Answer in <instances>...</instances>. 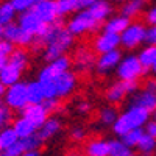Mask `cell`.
Masks as SVG:
<instances>
[{
  "mask_svg": "<svg viewBox=\"0 0 156 156\" xmlns=\"http://www.w3.org/2000/svg\"><path fill=\"white\" fill-rule=\"evenodd\" d=\"M33 45L42 48V56L45 61H51L61 55H66L75 45V36L64 27L61 20L50 23L45 33L39 37H34Z\"/></svg>",
  "mask_w": 156,
  "mask_h": 156,
  "instance_id": "1",
  "label": "cell"
},
{
  "mask_svg": "<svg viewBox=\"0 0 156 156\" xmlns=\"http://www.w3.org/2000/svg\"><path fill=\"white\" fill-rule=\"evenodd\" d=\"M150 115H151L150 111L129 103V106L117 115L115 122L112 123V126H111L112 133L120 137L122 134H125L126 131H129V129H133V128L145 126V123L150 120Z\"/></svg>",
  "mask_w": 156,
  "mask_h": 156,
  "instance_id": "2",
  "label": "cell"
},
{
  "mask_svg": "<svg viewBox=\"0 0 156 156\" xmlns=\"http://www.w3.org/2000/svg\"><path fill=\"white\" fill-rule=\"evenodd\" d=\"M100 22L97 19L92 17V14L89 12V9H80L73 12V16L69 19L67 22V30L75 36V37H80L89 33H94L100 28Z\"/></svg>",
  "mask_w": 156,
  "mask_h": 156,
  "instance_id": "3",
  "label": "cell"
},
{
  "mask_svg": "<svg viewBox=\"0 0 156 156\" xmlns=\"http://www.w3.org/2000/svg\"><path fill=\"white\" fill-rule=\"evenodd\" d=\"M115 75L119 80H123V81H128V80H136L139 81L142 76L145 75L147 69L140 64L137 55H125L122 56V59L119 61V64H117L115 67Z\"/></svg>",
  "mask_w": 156,
  "mask_h": 156,
  "instance_id": "4",
  "label": "cell"
},
{
  "mask_svg": "<svg viewBox=\"0 0 156 156\" xmlns=\"http://www.w3.org/2000/svg\"><path fill=\"white\" fill-rule=\"evenodd\" d=\"M5 105L11 111H20L28 105V92H27V83L17 81L14 84H9L5 89L3 100Z\"/></svg>",
  "mask_w": 156,
  "mask_h": 156,
  "instance_id": "5",
  "label": "cell"
},
{
  "mask_svg": "<svg viewBox=\"0 0 156 156\" xmlns=\"http://www.w3.org/2000/svg\"><path fill=\"white\" fill-rule=\"evenodd\" d=\"M147 36V27L140 22H129L128 27L120 33V45L126 50L139 48L145 42Z\"/></svg>",
  "mask_w": 156,
  "mask_h": 156,
  "instance_id": "6",
  "label": "cell"
},
{
  "mask_svg": "<svg viewBox=\"0 0 156 156\" xmlns=\"http://www.w3.org/2000/svg\"><path fill=\"white\" fill-rule=\"evenodd\" d=\"M17 23L20 25V28H23L27 33L33 34L34 37H39L42 36L47 30L48 25L44 23L41 19L36 16V12L33 9H28V11H23V12H19V17H17Z\"/></svg>",
  "mask_w": 156,
  "mask_h": 156,
  "instance_id": "7",
  "label": "cell"
},
{
  "mask_svg": "<svg viewBox=\"0 0 156 156\" xmlns=\"http://www.w3.org/2000/svg\"><path fill=\"white\" fill-rule=\"evenodd\" d=\"M97 53L86 45H80L72 58V64L80 73H89L92 69H95V61H97Z\"/></svg>",
  "mask_w": 156,
  "mask_h": 156,
  "instance_id": "8",
  "label": "cell"
},
{
  "mask_svg": "<svg viewBox=\"0 0 156 156\" xmlns=\"http://www.w3.org/2000/svg\"><path fill=\"white\" fill-rule=\"evenodd\" d=\"M3 37L12 42L16 47H30L34 42V36L27 33L23 28H20L19 23L14 22L3 25Z\"/></svg>",
  "mask_w": 156,
  "mask_h": 156,
  "instance_id": "9",
  "label": "cell"
},
{
  "mask_svg": "<svg viewBox=\"0 0 156 156\" xmlns=\"http://www.w3.org/2000/svg\"><path fill=\"white\" fill-rule=\"evenodd\" d=\"M55 87H56V97L64 100L69 98L78 87V76L75 72H72L70 69L62 72L61 75H58L55 78Z\"/></svg>",
  "mask_w": 156,
  "mask_h": 156,
  "instance_id": "10",
  "label": "cell"
},
{
  "mask_svg": "<svg viewBox=\"0 0 156 156\" xmlns=\"http://www.w3.org/2000/svg\"><path fill=\"white\" fill-rule=\"evenodd\" d=\"M70 67H72V59L67 55H61L51 61H47L45 66L39 70L37 78H50V80H55L58 75L69 70Z\"/></svg>",
  "mask_w": 156,
  "mask_h": 156,
  "instance_id": "11",
  "label": "cell"
},
{
  "mask_svg": "<svg viewBox=\"0 0 156 156\" xmlns=\"http://www.w3.org/2000/svg\"><path fill=\"white\" fill-rule=\"evenodd\" d=\"M31 9L36 12V16L47 25L61 19L59 12H58V6H56V0H39V2L34 3V6Z\"/></svg>",
  "mask_w": 156,
  "mask_h": 156,
  "instance_id": "12",
  "label": "cell"
},
{
  "mask_svg": "<svg viewBox=\"0 0 156 156\" xmlns=\"http://www.w3.org/2000/svg\"><path fill=\"white\" fill-rule=\"evenodd\" d=\"M119 47H120V34L105 31V30H103L101 33H98L94 37V42H92V50L95 51L97 55L105 53V51L115 50Z\"/></svg>",
  "mask_w": 156,
  "mask_h": 156,
  "instance_id": "13",
  "label": "cell"
},
{
  "mask_svg": "<svg viewBox=\"0 0 156 156\" xmlns=\"http://www.w3.org/2000/svg\"><path fill=\"white\" fill-rule=\"evenodd\" d=\"M122 51L119 48L115 50H111V51H105V53H100L97 56V61H95V70L101 75H108L109 72L115 70L117 64L122 59Z\"/></svg>",
  "mask_w": 156,
  "mask_h": 156,
  "instance_id": "14",
  "label": "cell"
},
{
  "mask_svg": "<svg viewBox=\"0 0 156 156\" xmlns=\"http://www.w3.org/2000/svg\"><path fill=\"white\" fill-rule=\"evenodd\" d=\"M19 112H20V115L25 117V119H28L36 128L41 126L50 115V112L45 109V106L42 103H28V105L23 109H20Z\"/></svg>",
  "mask_w": 156,
  "mask_h": 156,
  "instance_id": "15",
  "label": "cell"
},
{
  "mask_svg": "<svg viewBox=\"0 0 156 156\" xmlns=\"http://www.w3.org/2000/svg\"><path fill=\"white\" fill-rule=\"evenodd\" d=\"M61 128H62L61 119H58V117H55V115H48V119L37 128V134L41 136V139L45 142V140H50L55 136H58Z\"/></svg>",
  "mask_w": 156,
  "mask_h": 156,
  "instance_id": "16",
  "label": "cell"
},
{
  "mask_svg": "<svg viewBox=\"0 0 156 156\" xmlns=\"http://www.w3.org/2000/svg\"><path fill=\"white\" fill-rule=\"evenodd\" d=\"M131 103L150 111L153 114V111L156 109V92H151V90H147V89L137 90V92L133 94Z\"/></svg>",
  "mask_w": 156,
  "mask_h": 156,
  "instance_id": "17",
  "label": "cell"
},
{
  "mask_svg": "<svg viewBox=\"0 0 156 156\" xmlns=\"http://www.w3.org/2000/svg\"><path fill=\"white\" fill-rule=\"evenodd\" d=\"M87 9H89L90 14H92V17L97 19L100 23H103L109 16H112V11H114L109 0H97V2H94Z\"/></svg>",
  "mask_w": 156,
  "mask_h": 156,
  "instance_id": "18",
  "label": "cell"
},
{
  "mask_svg": "<svg viewBox=\"0 0 156 156\" xmlns=\"http://www.w3.org/2000/svg\"><path fill=\"white\" fill-rule=\"evenodd\" d=\"M22 72H23L22 69L14 66L12 62L6 61L5 66L0 69V83L5 84V86L17 83V81H20V78H22Z\"/></svg>",
  "mask_w": 156,
  "mask_h": 156,
  "instance_id": "19",
  "label": "cell"
},
{
  "mask_svg": "<svg viewBox=\"0 0 156 156\" xmlns=\"http://www.w3.org/2000/svg\"><path fill=\"white\" fill-rule=\"evenodd\" d=\"M126 97H128V92H126L125 84H123L122 80H119L117 83H112L105 92V100L109 105H119V103H122Z\"/></svg>",
  "mask_w": 156,
  "mask_h": 156,
  "instance_id": "20",
  "label": "cell"
},
{
  "mask_svg": "<svg viewBox=\"0 0 156 156\" xmlns=\"http://www.w3.org/2000/svg\"><path fill=\"white\" fill-rule=\"evenodd\" d=\"M84 153L89 156H109V140L105 139H90L84 144Z\"/></svg>",
  "mask_w": 156,
  "mask_h": 156,
  "instance_id": "21",
  "label": "cell"
},
{
  "mask_svg": "<svg viewBox=\"0 0 156 156\" xmlns=\"http://www.w3.org/2000/svg\"><path fill=\"white\" fill-rule=\"evenodd\" d=\"M120 14L126 16L128 19L139 17L142 12L145 11L147 0H125L123 3H120Z\"/></svg>",
  "mask_w": 156,
  "mask_h": 156,
  "instance_id": "22",
  "label": "cell"
},
{
  "mask_svg": "<svg viewBox=\"0 0 156 156\" xmlns=\"http://www.w3.org/2000/svg\"><path fill=\"white\" fill-rule=\"evenodd\" d=\"M131 22V19H128L126 16L123 14H119V16H109L105 22H103V30L105 31H111V33H115V34H120L128 25Z\"/></svg>",
  "mask_w": 156,
  "mask_h": 156,
  "instance_id": "23",
  "label": "cell"
},
{
  "mask_svg": "<svg viewBox=\"0 0 156 156\" xmlns=\"http://www.w3.org/2000/svg\"><path fill=\"white\" fill-rule=\"evenodd\" d=\"M12 128H14V131L17 133L19 139H23V137H27V136H30V134L37 131V128L28 119H25L23 115L17 117V119L12 122Z\"/></svg>",
  "mask_w": 156,
  "mask_h": 156,
  "instance_id": "24",
  "label": "cell"
},
{
  "mask_svg": "<svg viewBox=\"0 0 156 156\" xmlns=\"http://www.w3.org/2000/svg\"><path fill=\"white\" fill-rule=\"evenodd\" d=\"M136 150L140 154H147V156L153 154L156 151V137H153V136H150L148 133L144 131L140 139H139V142H137V145H136Z\"/></svg>",
  "mask_w": 156,
  "mask_h": 156,
  "instance_id": "25",
  "label": "cell"
},
{
  "mask_svg": "<svg viewBox=\"0 0 156 156\" xmlns=\"http://www.w3.org/2000/svg\"><path fill=\"white\" fill-rule=\"evenodd\" d=\"M8 61L12 62L14 66H17L19 69L25 70L28 67V62H30V55L28 51L25 50V47H19V48H14L12 53L8 56Z\"/></svg>",
  "mask_w": 156,
  "mask_h": 156,
  "instance_id": "26",
  "label": "cell"
},
{
  "mask_svg": "<svg viewBox=\"0 0 156 156\" xmlns=\"http://www.w3.org/2000/svg\"><path fill=\"white\" fill-rule=\"evenodd\" d=\"M16 140H19L17 133L14 131V128L6 125L3 128H0V151L6 150L9 145H12Z\"/></svg>",
  "mask_w": 156,
  "mask_h": 156,
  "instance_id": "27",
  "label": "cell"
},
{
  "mask_svg": "<svg viewBox=\"0 0 156 156\" xmlns=\"http://www.w3.org/2000/svg\"><path fill=\"white\" fill-rule=\"evenodd\" d=\"M137 58H139L142 66L148 70L153 66V62L156 61V45L147 44L144 48H140V51L137 53Z\"/></svg>",
  "mask_w": 156,
  "mask_h": 156,
  "instance_id": "28",
  "label": "cell"
},
{
  "mask_svg": "<svg viewBox=\"0 0 156 156\" xmlns=\"http://www.w3.org/2000/svg\"><path fill=\"white\" fill-rule=\"evenodd\" d=\"M27 92H28V103H42L45 98L39 80H33L27 83Z\"/></svg>",
  "mask_w": 156,
  "mask_h": 156,
  "instance_id": "29",
  "label": "cell"
},
{
  "mask_svg": "<svg viewBox=\"0 0 156 156\" xmlns=\"http://www.w3.org/2000/svg\"><path fill=\"white\" fill-rule=\"evenodd\" d=\"M117 115H119V112H117L115 106L114 105H106V106L100 108V111H98V122L103 126H112V123L117 119Z\"/></svg>",
  "mask_w": 156,
  "mask_h": 156,
  "instance_id": "30",
  "label": "cell"
},
{
  "mask_svg": "<svg viewBox=\"0 0 156 156\" xmlns=\"http://www.w3.org/2000/svg\"><path fill=\"white\" fill-rule=\"evenodd\" d=\"M134 153L133 148H129L120 137L109 140V156H131Z\"/></svg>",
  "mask_w": 156,
  "mask_h": 156,
  "instance_id": "31",
  "label": "cell"
},
{
  "mask_svg": "<svg viewBox=\"0 0 156 156\" xmlns=\"http://www.w3.org/2000/svg\"><path fill=\"white\" fill-rule=\"evenodd\" d=\"M17 17V11L14 9V6L11 5L9 0L0 3V23L6 25L9 22H14Z\"/></svg>",
  "mask_w": 156,
  "mask_h": 156,
  "instance_id": "32",
  "label": "cell"
},
{
  "mask_svg": "<svg viewBox=\"0 0 156 156\" xmlns=\"http://www.w3.org/2000/svg\"><path fill=\"white\" fill-rule=\"evenodd\" d=\"M22 140V144H23V148H25V153L27 151H31V150H41L42 148V144H44V140L41 139V136L36 133L27 136V137H23L20 139Z\"/></svg>",
  "mask_w": 156,
  "mask_h": 156,
  "instance_id": "33",
  "label": "cell"
},
{
  "mask_svg": "<svg viewBox=\"0 0 156 156\" xmlns=\"http://www.w3.org/2000/svg\"><path fill=\"white\" fill-rule=\"evenodd\" d=\"M142 133H144V129H142V128H133V129H129V131H126L125 134H122L120 139L125 142L129 148L134 150L136 145H137V142H139V139H140V136H142Z\"/></svg>",
  "mask_w": 156,
  "mask_h": 156,
  "instance_id": "34",
  "label": "cell"
},
{
  "mask_svg": "<svg viewBox=\"0 0 156 156\" xmlns=\"http://www.w3.org/2000/svg\"><path fill=\"white\" fill-rule=\"evenodd\" d=\"M56 6H58V12H59L61 17L76 12L73 0H56Z\"/></svg>",
  "mask_w": 156,
  "mask_h": 156,
  "instance_id": "35",
  "label": "cell"
},
{
  "mask_svg": "<svg viewBox=\"0 0 156 156\" xmlns=\"http://www.w3.org/2000/svg\"><path fill=\"white\" fill-rule=\"evenodd\" d=\"M2 154L5 156H23L25 154V148H23V144H22V140H16L12 145H9L6 150L2 151Z\"/></svg>",
  "mask_w": 156,
  "mask_h": 156,
  "instance_id": "36",
  "label": "cell"
},
{
  "mask_svg": "<svg viewBox=\"0 0 156 156\" xmlns=\"http://www.w3.org/2000/svg\"><path fill=\"white\" fill-rule=\"evenodd\" d=\"M11 120H12L11 109L5 105L3 101H0V128H3V126L9 125Z\"/></svg>",
  "mask_w": 156,
  "mask_h": 156,
  "instance_id": "37",
  "label": "cell"
},
{
  "mask_svg": "<svg viewBox=\"0 0 156 156\" xmlns=\"http://www.w3.org/2000/svg\"><path fill=\"white\" fill-rule=\"evenodd\" d=\"M9 2L17 12H23V11H28L33 8L36 0H9Z\"/></svg>",
  "mask_w": 156,
  "mask_h": 156,
  "instance_id": "38",
  "label": "cell"
},
{
  "mask_svg": "<svg viewBox=\"0 0 156 156\" xmlns=\"http://www.w3.org/2000/svg\"><path fill=\"white\" fill-rule=\"evenodd\" d=\"M69 137L72 142H83L86 139V129L83 126H73L69 133Z\"/></svg>",
  "mask_w": 156,
  "mask_h": 156,
  "instance_id": "39",
  "label": "cell"
},
{
  "mask_svg": "<svg viewBox=\"0 0 156 156\" xmlns=\"http://www.w3.org/2000/svg\"><path fill=\"white\" fill-rule=\"evenodd\" d=\"M90 109H92V105L87 100H78L75 103V112L78 115H87L90 112Z\"/></svg>",
  "mask_w": 156,
  "mask_h": 156,
  "instance_id": "40",
  "label": "cell"
},
{
  "mask_svg": "<svg viewBox=\"0 0 156 156\" xmlns=\"http://www.w3.org/2000/svg\"><path fill=\"white\" fill-rule=\"evenodd\" d=\"M42 105L45 106V109H47L48 112H55V111H58V109H59V106H61V98H58V97L44 98Z\"/></svg>",
  "mask_w": 156,
  "mask_h": 156,
  "instance_id": "41",
  "label": "cell"
},
{
  "mask_svg": "<svg viewBox=\"0 0 156 156\" xmlns=\"http://www.w3.org/2000/svg\"><path fill=\"white\" fill-rule=\"evenodd\" d=\"M14 48H16V45L12 44V42H9L8 39H5V37L0 39V53L5 55L6 58L12 53V50H14Z\"/></svg>",
  "mask_w": 156,
  "mask_h": 156,
  "instance_id": "42",
  "label": "cell"
},
{
  "mask_svg": "<svg viewBox=\"0 0 156 156\" xmlns=\"http://www.w3.org/2000/svg\"><path fill=\"white\" fill-rule=\"evenodd\" d=\"M144 20L147 25H156V5H151L144 12Z\"/></svg>",
  "mask_w": 156,
  "mask_h": 156,
  "instance_id": "43",
  "label": "cell"
},
{
  "mask_svg": "<svg viewBox=\"0 0 156 156\" xmlns=\"http://www.w3.org/2000/svg\"><path fill=\"white\" fill-rule=\"evenodd\" d=\"M145 42L151 44V45H156V25H148V27H147Z\"/></svg>",
  "mask_w": 156,
  "mask_h": 156,
  "instance_id": "44",
  "label": "cell"
},
{
  "mask_svg": "<svg viewBox=\"0 0 156 156\" xmlns=\"http://www.w3.org/2000/svg\"><path fill=\"white\" fill-rule=\"evenodd\" d=\"M73 2H75V9H76V11H80V9H86V8H89L94 2H97V0H73Z\"/></svg>",
  "mask_w": 156,
  "mask_h": 156,
  "instance_id": "45",
  "label": "cell"
},
{
  "mask_svg": "<svg viewBox=\"0 0 156 156\" xmlns=\"http://www.w3.org/2000/svg\"><path fill=\"white\" fill-rule=\"evenodd\" d=\"M144 89L151 90V92H156V76H154V75L145 80V83H144Z\"/></svg>",
  "mask_w": 156,
  "mask_h": 156,
  "instance_id": "46",
  "label": "cell"
},
{
  "mask_svg": "<svg viewBox=\"0 0 156 156\" xmlns=\"http://www.w3.org/2000/svg\"><path fill=\"white\" fill-rule=\"evenodd\" d=\"M145 133H148L150 136L156 137V119L148 120V122L145 123Z\"/></svg>",
  "mask_w": 156,
  "mask_h": 156,
  "instance_id": "47",
  "label": "cell"
},
{
  "mask_svg": "<svg viewBox=\"0 0 156 156\" xmlns=\"http://www.w3.org/2000/svg\"><path fill=\"white\" fill-rule=\"evenodd\" d=\"M39 154H41V150H31L25 153V156H39Z\"/></svg>",
  "mask_w": 156,
  "mask_h": 156,
  "instance_id": "48",
  "label": "cell"
},
{
  "mask_svg": "<svg viewBox=\"0 0 156 156\" xmlns=\"http://www.w3.org/2000/svg\"><path fill=\"white\" fill-rule=\"evenodd\" d=\"M8 61V58L5 56V55H2V53H0V69H2L3 66H5V62Z\"/></svg>",
  "mask_w": 156,
  "mask_h": 156,
  "instance_id": "49",
  "label": "cell"
},
{
  "mask_svg": "<svg viewBox=\"0 0 156 156\" xmlns=\"http://www.w3.org/2000/svg\"><path fill=\"white\" fill-rule=\"evenodd\" d=\"M5 89H6V86L0 83V101L3 100V94H5Z\"/></svg>",
  "mask_w": 156,
  "mask_h": 156,
  "instance_id": "50",
  "label": "cell"
},
{
  "mask_svg": "<svg viewBox=\"0 0 156 156\" xmlns=\"http://www.w3.org/2000/svg\"><path fill=\"white\" fill-rule=\"evenodd\" d=\"M150 70H151V73H153V75H154V76H156V61H154V62H153V66H151V67H150Z\"/></svg>",
  "mask_w": 156,
  "mask_h": 156,
  "instance_id": "51",
  "label": "cell"
},
{
  "mask_svg": "<svg viewBox=\"0 0 156 156\" xmlns=\"http://www.w3.org/2000/svg\"><path fill=\"white\" fill-rule=\"evenodd\" d=\"M2 37H3V25L0 23V39H2Z\"/></svg>",
  "mask_w": 156,
  "mask_h": 156,
  "instance_id": "52",
  "label": "cell"
},
{
  "mask_svg": "<svg viewBox=\"0 0 156 156\" xmlns=\"http://www.w3.org/2000/svg\"><path fill=\"white\" fill-rule=\"evenodd\" d=\"M109 2H112V3H123L125 0H109Z\"/></svg>",
  "mask_w": 156,
  "mask_h": 156,
  "instance_id": "53",
  "label": "cell"
},
{
  "mask_svg": "<svg viewBox=\"0 0 156 156\" xmlns=\"http://www.w3.org/2000/svg\"><path fill=\"white\" fill-rule=\"evenodd\" d=\"M153 115H154V119H156V109H154V111H153Z\"/></svg>",
  "mask_w": 156,
  "mask_h": 156,
  "instance_id": "54",
  "label": "cell"
},
{
  "mask_svg": "<svg viewBox=\"0 0 156 156\" xmlns=\"http://www.w3.org/2000/svg\"><path fill=\"white\" fill-rule=\"evenodd\" d=\"M36 2H39V0H36Z\"/></svg>",
  "mask_w": 156,
  "mask_h": 156,
  "instance_id": "55",
  "label": "cell"
},
{
  "mask_svg": "<svg viewBox=\"0 0 156 156\" xmlns=\"http://www.w3.org/2000/svg\"><path fill=\"white\" fill-rule=\"evenodd\" d=\"M0 153H2V151H0Z\"/></svg>",
  "mask_w": 156,
  "mask_h": 156,
  "instance_id": "56",
  "label": "cell"
}]
</instances>
